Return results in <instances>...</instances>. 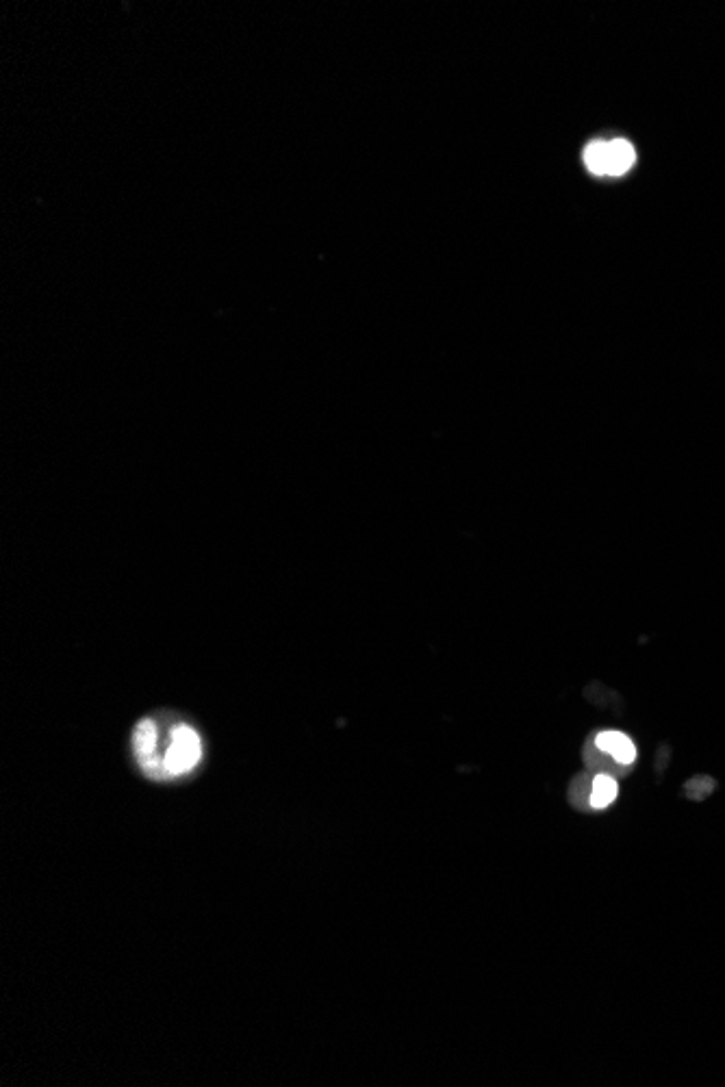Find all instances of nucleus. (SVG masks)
<instances>
[{"mask_svg":"<svg viewBox=\"0 0 725 1087\" xmlns=\"http://www.w3.org/2000/svg\"><path fill=\"white\" fill-rule=\"evenodd\" d=\"M202 760V740L192 725L172 727L168 747L161 756V777H178L194 771Z\"/></svg>","mask_w":725,"mask_h":1087,"instance_id":"nucleus-1","label":"nucleus"},{"mask_svg":"<svg viewBox=\"0 0 725 1087\" xmlns=\"http://www.w3.org/2000/svg\"><path fill=\"white\" fill-rule=\"evenodd\" d=\"M637 161V150L626 139L593 142L584 150V163L597 176H623Z\"/></svg>","mask_w":725,"mask_h":1087,"instance_id":"nucleus-2","label":"nucleus"},{"mask_svg":"<svg viewBox=\"0 0 725 1087\" xmlns=\"http://www.w3.org/2000/svg\"><path fill=\"white\" fill-rule=\"evenodd\" d=\"M133 749L135 758L142 769L152 775L161 777V753H159V727L152 719H144L135 727L133 732Z\"/></svg>","mask_w":725,"mask_h":1087,"instance_id":"nucleus-3","label":"nucleus"},{"mask_svg":"<svg viewBox=\"0 0 725 1087\" xmlns=\"http://www.w3.org/2000/svg\"><path fill=\"white\" fill-rule=\"evenodd\" d=\"M595 747L602 753H606V756L613 758L619 766H632L634 762H637V747H634L630 736L621 732L608 730V732L597 734Z\"/></svg>","mask_w":725,"mask_h":1087,"instance_id":"nucleus-4","label":"nucleus"},{"mask_svg":"<svg viewBox=\"0 0 725 1087\" xmlns=\"http://www.w3.org/2000/svg\"><path fill=\"white\" fill-rule=\"evenodd\" d=\"M619 795L617 779L606 773H597L591 782V801L589 808L593 810H606L608 805H613Z\"/></svg>","mask_w":725,"mask_h":1087,"instance_id":"nucleus-5","label":"nucleus"}]
</instances>
